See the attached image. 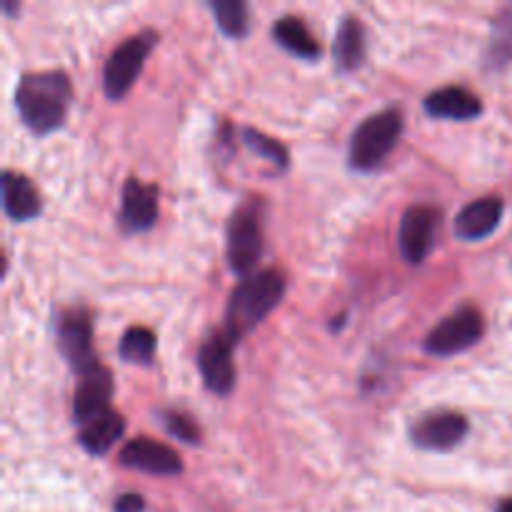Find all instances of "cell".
I'll return each instance as SVG.
<instances>
[{
  "mask_svg": "<svg viewBox=\"0 0 512 512\" xmlns=\"http://www.w3.org/2000/svg\"><path fill=\"white\" fill-rule=\"evenodd\" d=\"M73 85L63 70H38L20 75L15 85V108L33 135H50L68 118Z\"/></svg>",
  "mask_w": 512,
  "mask_h": 512,
  "instance_id": "1",
  "label": "cell"
},
{
  "mask_svg": "<svg viewBox=\"0 0 512 512\" xmlns=\"http://www.w3.org/2000/svg\"><path fill=\"white\" fill-rule=\"evenodd\" d=\"M285 290H288V275L278 268L258 270L240 280L225 308V333L240 343L278 308L280 300L285 298Z\"/></svg>",
  "mask_w": 512,
  "mask_h": 512,
  "instance_id": "2",
  "label": "cell"
},
{
  "mask_svg": "<svg viewBox=\"0 0 512 512\" xmlns=\"http://www.w3.org/2000/svg\"><path fill=\"white\" fill-rule=\"evenodd\" d=\"M405 130L403 110L390 105L355 125L348 145V163L358 173H370L385 163Z\"/></svg>",
  "mask_w": 512,
  "mask_h": 512,
  "instance_id": "3",
  "label": "cell"
},
{
  "mask_svg": "<svg viewBox=\"0 0 512 512\" xmlns=\"http://www.w3.org/2000/svg\"><path fill=\"white\" fill-rule=\"evenodd\" d=\"M225 258L230 270L240 280L258 273V260L263 258V203L258 198H250L248 203L238 205L228 220V233H225Z\"/></svg>",
  "mask_w": 512,
  "mask_h": 512,
  "instance_id": "4",
  "label": "cell"
},
{
  "mask_svg": "<svg viewBox=\"0 0 512 512\" xmlns=\"http://www.w3.org/2000/svg\"><path fill=\"white\" fill-rule=\"evenodd\" d=\"M158 43V33L153 28H145L140 33H133L125 38L118 48L110 53V58L103 65V93L108 100H123L130 93V88L138 80L145 60L153 53Z\"/></svg>",
  "mask_w": 512,
  "mask_h": 512,
  "instance_id": "5",
  "label": "cell"
},
{
  "mask_svg": "<svg viewBox=\"0 0 512 512\" xmlns=\"http://www.w3.org/2000/svg\"><path fill=\"white\" fill-rule=\"evenodd\" d=\"M55 343L75 375L100 365L93 345V315L85 305H68L55 313Z\"/></svg>",
  "mask_w": 512,
  "mask_h": 512,
  "instance_id": "6",
  "label": "cell"
},
{
  "mask_svg": "<svg viewBox=\"0 0 512 512\" xmlns=\"http://www.w3.org/2000/svg\"><path fill=\"white\" fill-rule=\"evenodd\" d=\"M485 335V318L475 305H460L445 315L425 338L423 350L433 358H453L478 345Z\"/></svg>",
  "mask_w": 512,
  "mask_h": 512,
  "instance_id": "7",
  "label": "cell"
},
{
  "mask_svg": "<svg viewBox=\"0 0 512 512\" xmlns=\"http://www.w3.org/2000/svg\"><path fill=\"white\" fill-rule=\"evenodd\" d=\"M468 433V418L463 413H455V410H433V413L420 415L410 425L413 445L420 450H428V453H448V450L463 445Z\"/></svg>",
  "mask_w": 512,
  "mask_h": 512,
  "instance_id": "8",
  "label": "cell"
},
{
  "mask_svg": "<svg viewBox=\"0 0 512 512\" xmlns=\"http://www.w3.org/2000/svg\"><path fill=\"white\" fill-rule=\"evenodd\" d=\"M440 210L435 205H410L400 218L398 228V248L410 265L425 263L435 245V233H438Z\"/></svg>",
  "mask_w": 512,
  "mask_h": 512,
  "instance_id": "9",
  "label": "cell"
},
{
  "mask_svg": "<svg viewBox=\"0 0 512 512\" xmlns=\"http://www.w3.org/2000/svg\"><path fill=\"white\" fill-rule=\"evenodd\" d=\"M235 340L230 338L225 330L220 333H213L203 343V348L198 350V370L200 378H203V385L213 395H230L235 388V363H233V348Z\"/></svg>",
  "mask_w": 512,
  "mask_h": 512,
  "instance_id": "10",
  "label": "cell"
},
{
  "mask_svg": "<svg viewBox=\"0 0 512 512\" xmlns=\"http://www.w3.org/2000/svg\"><path fill=\"white\" fill-rule=\"evenodd\" d=\"M118 463L123 468L140 470V473L158 475V478H175L183 473V460L170 445L158 443L153 438H135L120 448Z\"/></svg>",
  "mask_w": 512,
  "mask_h": 512,
  "instance_id": "11",
  "label": "cell"
},
{
  "mask_svg": "<svg viewBox=\"0 0 512 512\" xmlns=\"http://www.w3.org/2000/svg\"><path fill=\"white\" fill-rule=\"evenodd\" d=\"M113 390V373L103 363L78 375V388L73 395V423L80 428V425L108 413Z\"/></svg>",
  "mask_w": 512,
  "mask_h": 512,
  "instance_id": "12",
  "label": "cell"
},
{
  "mask_svg": "<svg viewBox=\"0 0 512 512\" xmlns=\"http://www.w3.org/2000/svg\"><path fill=\"white\" fill-rule=\"evenodd\" d=\"M158 185L128 178L120 195L118 223L125 233H145L158 220Z\"/></svg>",
  "mask_w": 512,
  "mask_h": 512,
  "instance_id": "13",
  "label": "cell"
},
{
  "mask_svg": "<svg viewBox=\"0 0 512 512\" xmlns=\"http://www.w3.org/2000/svg\"><path fill=\"white\" fill-rule=\"evenodd\" d=\"M505 203L500 198H478L455 215V235L465 243L490 238L503 220Z\"/></svg>",
  "mask_w": 512,
  "mask_h": 512,
  "instance_id": "14",
  "label": "cell"
},
{
  "mask_svg": "<svg viewBox=\"0 0 512 512\" xmlns=\"http://www.w3.org/2000/svg\"><path fill=\"white\" fill-rule=\"evenodd\" d=\"M0 188H3V210L13 223H28L43 213V200L28 175L3 170Z\"/></svg>",
  "mask_w": 512,
  "mask_h": 512,
  "instance_id": "15",
  "label": "cell"
},
{
  "mask_svg": "<svg viewBox=\"0 0 512 512\" xmlns=\"http://www.w3.org/2000/svg\"><path fill=\"white\" fill-rule=\"evenodd\" d=\"M425 113L438 120H475L483 113V100L463 85H445L425 98Z\"/></svg>",
  "mask_w": 512,
  "mask_h": 512,
  "instance_id": "16",
  "label": "cell"
},
{
  "mask_svg": "<svg viewBox=\"0 0 512 512\" xmlns=\"http://www.w3.org/2000/svg\"><path fill=\"white\" fill-rule=\"evenodd\" d=\"M368 58V35H365L363 20L355 15H345L335 30L333 60L340 73H355L365 65Z\"/></svg>",
  "mask_w": 512,
  "mask_h": 512,
  "instance_id": "17",
  "label": "cell"
},
{
  "mask_svg": "<svg viewBox=\"0 0 512 512\" xmlns=\"http://www.w3.org/2000/svg\"><path fill=\"white\" fill-rule=\"evenodd\" d=\"M273 40L283 50H288L290 55L300 60H318L323 48L315 40V35L310 33L308 23H305L300 15H283L273 23Z\"/></svg>",
  "mask_w": 512,
  "mask_h": 512,
  "instance_id": "18",
  "label": "cell"
},
{
  "mask_svg": "<svg viewBox=\"0 0 512 512\" xmlns=\"http://www.w3.org/2000/svg\"><path fill=\"white\" fill-rule=\"evenodd\" d=\"M125 433V418L118 410L110 408L100 418L90 420V423L80 425L78 430V445L88 455H105Z\"/></svg>",
  "mask_w": 512,
  "mask_h": 512,
  "instance_id": "19",
  "label": "cell"
},
{
  "mask_svg": "<svg viewBox=\"0 0 512 512\" xmlns=\"http://www.w3.org/2000/svg\"><path fill=\"white\" fill-rule=\"evenodd\" d=\"M158 348V338L145 325H133L123 333L118 343V355L130 365H150Z\"/></svg>",
  "mask_w": 512,
  "mask_h": 512,
  "instance_id": "20",
  "label": "cell"
},
{
  "mask_svg": "<svg viewBox=\"0 0 512 512\" xmlns=\"http://www.w3.org/2000/svg\"><path fill=\"white\" fill-rule=\"evenodd\" d=\"M210 13H213L215 25L220 33L228 38H245L250 30V8L243 0H213L210 3Z\"/></svg>",
  "mask_w": 512,
  "mask_h": 512,
  "instance_id": "21",
  "label": "cell"
},
{
  "mask_svg": "<svg viewBox=\"0 0 512 512\" xmlns=\"http://www.w3.org/2000/svg\"><path fill=\"white\" fill-rule=\"evenodd\" d=\"M240 140H243L245 148L253 150L263 160H268L275 168V173H285L290 168V153L280 140L270 138V135L260 133L255 128H240Z\"/></svg>",
  "mask_w": 512,
  "mask_h": 512,
  "instance_id": "22",
  "label": "cell"
},
{
  "mask_svg": "<svg viewBox=\"0 0 512 512\" xmlns=\"http://www.w3.org/2000/svg\"><path fill=\"white\" fill-rule=\"evenodd\" d=\"M160 423H163L165 433H168L170 438L180 440V443L185 445H198L200 438H203V433H200V428L195 425V420L190 418L188 413H180V410H163V413H160Z\"/></svg>",
  "mask_w": 512,
  "mask_h": 512,
  "instance_id": "23",
  "label": "cell"
},
{
  "mask_svg": "<svg viewBox=\"0 0 512 512\" xmlns=\"http://www.w3.org/2000/svg\"><path fill=\"white\" fill-rule=\"evenodd\" d=\"M490 63L503 65L512 58V13H503L495 20L493 38H490Z\"/></svg>",
  "mask_w": 512,
  "mask_h": 512,
  "instance_id": "24",
  "label": "cell"
},
{
  "mask_svg": "<svg viewBox=\"0 0 512 512\" xmlns=\"http://www.w3.org/2000/svg\"><path fill=\"white\" fill-rule=\"evenodd\" d=\"M115 512H143L145 510V498L138 493H123L113 505Z\"/></svg>",
  "mask_w": 512,
  "mask_h": 512,
  "instance_id": "25",
  "label": "cell"
},
{
  "mask_svg": "<svg viewBox=\"0 0 512 512\" xmlns=\"http://www.w3.org/2000/svg\"><path fill=\"white\" fill-rule=\"evenodd\" d=\"M495 512H512V498L503 500V503L498 505V510H495Z\"/></svg>",
  "mask_w": 512,
  "mask_h": 512,
  "instance_id": "26",
  "label": "cell"
}]
</instances>
